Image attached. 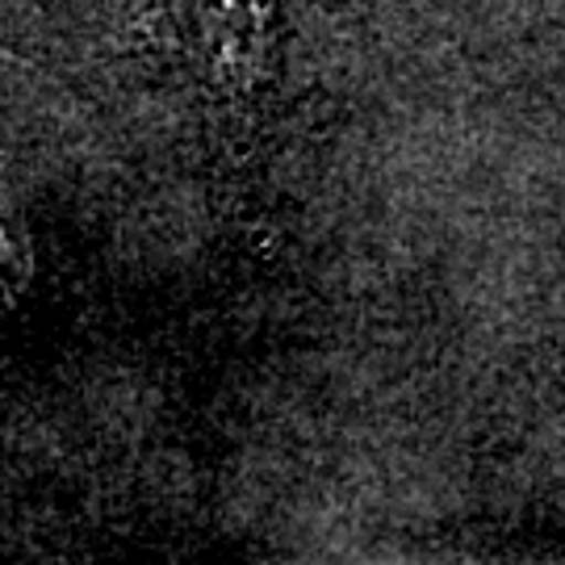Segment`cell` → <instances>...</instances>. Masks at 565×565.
Returning a JSON list of instances; mask_svg holds the SVG:
<instances>
[{"instance_id": "obj_1", "label": "cell", "mask_w": 565, "mask_h": 565, "mask_svg": "<svg viewBox=\"0 0 565 565\" xmlns=\"http://www.w3.org/2000/svg\"><path fill=\"white\" fill-rule=\"evenodd\" d=\"M205 88L231 109H256L281 63L277 0H189Z\"/></svg>"}, {"instance_id": "obj_2", "label": "cell", "mask_w": 565, "mask_h": 565, "mask_svg": "<svg viewBox=\"0 0 565 565\" xmlns=\"http://www.w3.org/2000/svg\"><path fill=\"white\" fill-rule=\"evenodd\" d=\"M34 285V235L25 214L0 193V319H9Z\"/></svg>"}]
</instances>
